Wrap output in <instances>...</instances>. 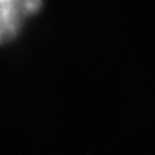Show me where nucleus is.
<instances>
[{
	"mask_svg": "<svg viewBox=\"0 0 155 155\" xmlns=\"http://www.w3.org/2000/svg\"><path fill=\"white\" fill-rule=\"evenodd\" d=\"M42 0H0V45L15 39L24 20L41 11Z\"/></svg>",
	"mask_w": 155,
	"mask_h": 155,
	"instance_id": "f257e3e1",
	"label": "nucleus"
}]
</instances>
